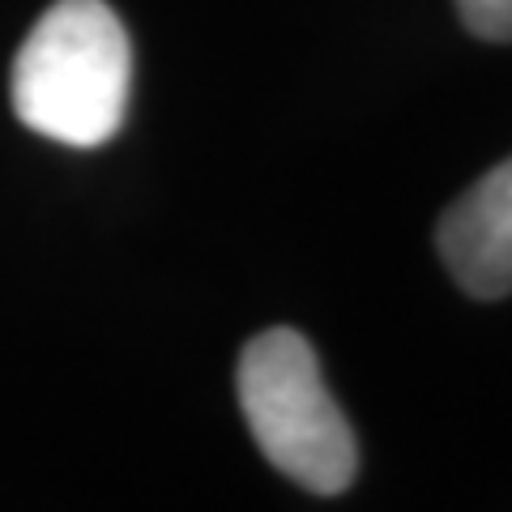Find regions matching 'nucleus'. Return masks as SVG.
<instances>
[{
	"label": "nucleus",
	"mask_w": 512,
	"mask_h": 512,
	"mask_svg": "<svg viewBox=\"0 0 512 512\" xmlns=\"http://www.w3.org/2000/svg\"><path fill=\"white\" fill-rule=\"evenodd\" d=\"M133 86V47L103 0H60L13 60V111L47 141L90 150L116 137Z\"/></svg>",
	"instance_id": "obj_1"
},
{
	"label": "nucleus",
	"mask_w": 512,
	"mask_h": 512,
	"mask_svg": "<svg viewBox=\"0 0 512 512\" xmlns=\"http://www.w3.org/2000/svg\"><path fill=\"white\" fill-rule=\"evenodd\" d=\"M239 410L274 470L316 495H342L359 474V444L295 329H265L235 367Z\"/></svg>",
	"instance_id": "obj_2"
},
{
	"label": "nucleus",
	"mask_w": 512,
	"mask_h": 512,
	"mask_svg": "<svg viewBox=\"0 0 512 512\" xmlns=\"http://www.w3.org/2000/svg\"><path fill=\"white\" fill-rule=\"evenodd\" d=\"M466 30L483 43H512V0H457Z\"/></svg>",
	"instance_id": "obj_4"
},
{
	"label": "nucleus",
	"mask_w": 512,
	"mask_h": 512,
	"mask_svg": "<svg viewBox=\"0 0 512 512\" xmlns=\"http://www.w3.org/2000/svg\"><path fill=\"white\" fill-rule=\"evenodd\" d=\"M444 269L474 299L512 295V154L491 167L440 218Z\"/></svg>",
	"instance_id": "obj_3"
}]
</instances>
